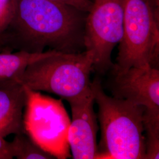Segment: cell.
I'll return each mask as SVG.
<instances>
[{"instance_id":"14","label":"cell","mask_w":159,"mask_h":159,"mask_svg":"<svg viewBox=\"0 0 159 159\" xmlns=\"http://www.w3.org/2000/svg\"><path fill=\"white\" fill-rule=\"evenodd\" d=\"M66 4L79 9L81 11L88 12L91 10L93 5L92 0H52Z\"/></svg>"},{"instance_id":"5","label":"cell","mask_w":159,"mask_h":159,"mask_svg":"<svg viewBox=\"0 0 159 159\" xmlns=\"http://www.w3.org/2000/svg\"><path fill=\"white\" fill-rule=\"evenodd\" d=\"M24 87L27 96L23 114L25 133L55 159L68 158L70 119L63 102Z\"/></svg>"},{"instance_id":"12","label":"cell","mask_w":159,"mask_h":159,"mask_svg":"<svg viewBox=\"0 0 159 159\" xmlns=\"http://www.w3.org/2000/svg\"><path fill=\"white\" fill-rule=\"evenodd\" d=\"M143 125L146 159L159 158V111L144 110Z\"/></svg>"},{"instance_id":"2","label":"cell","mask_w":159,"mask_h":159,"mask_svg":"<svg viewBox=\"0 0 159 159\" xmlns=\"http://www.w3.org/2000/svg\"><path fill=\"white\" fill-rule=\"evenodd\" d=\"M90 87L98 106L102 132L96 159H146L145 108L125 99L109 96L98 79L91 82Z\"/></svg>"},{"instance_id":"7","label":"cell","mask_w":159,"mask_h":159,"mask_svg":"<svg viewBox=\"0 0 159 159\" xmlns=\"http://www.w3.org/2000/svg\"><path fill=\"white\" fill-rule=\"evenodd\" d=\"M67 102L72 114L67 139L73 158L96 159L98 127L94 110L95 101L91 87L83 94Z\"/></svg>"},{"instance_id":"10","label":"cell","mask_w":159,"mask_h":159,"mask_svg":"<svg viewBox=\"0 0 159 159\" xmlns=\"http://www.w3.org/2000/svg\"><path fill=\"white\" fill-rule=\"evenodd\" d=\"M56 51L49 50L41 53L20 51L0 52V80L16 79L22 74L29 64Z\"/></svg>"},{"instance_id":"15","label":"cell","mask_w":159,"mask_h":159,"mask_svg":"<svg viewBox=\"0 0 159 159\" xmlns=\"http://www.w3.org/2000/svg\"><path fill=\"white\" fill-rule=\"evenodd\" d=\"M10 142L0 136V159H13Z\"/></svg>"},{"instance_id":"13","label":"cell","mask_w":159,"mask_h":159,"mask_svg":"<svg viewBox=\"0 0 159 159\" xmlns=\"http://www.w3.org/2000/svg\"><path fill=\"white\" fill-rule=\"evenodd\" d=\"M17 0H0V35L11 22L17 8Z\"/></svg>"},{"instance_id":"1","label":"cell","mask_w":159,"mask_h":159,"mask_svg":"<svg viewBox=\"0 0 159 159\" xmlns=\"http://www.w3.org/2000/svg\"><path fill=\"white\" fill-rule=\"evenodd\" d=\"M87 12L52 0H17L11 22L0 35V52L63 53L85 50Z\"/></svg>"},{"instance_id":"4","label":"cell","mask_w":159,"mask_h":159,"mask_svg":"<svg viewBox=\"0 0 159 159\" xmlns=\"http://www.w3.org/2000/svg\"><path fill=\"white\" fill-rule=\"evenodd\" d=\"M159 12L149 0H125L123 33L113 74L131 67L159 68Z\"/></svg>"},{"instance_id":"9","label":"cell","mask_w":159,"mask_h":159,"mask_svg":"<svg viewBox=\"0 0 159 159\" xmlns=\"http://www.w3.org/2000/svg\"><path fill=\"white\" fill-rule=\"evenodd\" d=\"M27 96L24 87L15 80H0V136L25 133L23 110Z\"/></svg>"},{"instance_id":"8","label":"cell","mask_w":159,"mask_h":159,"mask_svg":"<svg viewBox=\"0 0 159 159\" xmlns=\"http://www.w3.org/2000/svg\"><path fill=\"white\" fill-rule=\"evenodd\" d=\"M113 96L159 111V70L151 66L131 67L113 74Z\"/></svg>"},{"instance_id":"6","label":"cell","mask_w":159,"mask_h":159,"mask_svg":"<svg viewBox=\"0 0 159 159\" xmlns=\"http://www.w3.org/2000/svg\"><path fill=\"white\" fill-rule=\"evenodd\" d=\"M84 31L85 50L93 56V69L103 74L112 69L111 54L123 33L125 0H92Z\"/></svg>"},{"instance_id":"16","label":"cell","mask_w":159,"mask_h":159,"mask_svg":"<svg viewBox=\"0 0 159 159\" xmlns=\"http://www.w3.org/2000/svg\"><path fill=\"white\" fill-rule=\"evenodd\" d=\"M149 2L154 10L159 12V0H149Z\"/></svg>"},{"instance_id":"11","label":"cell","mask_w":159,"mask_h":159,"mask_svg":"<svg viewBox=\"0 0 159 159\" xmlns=\"http://www.w3.org/2000/svg\"><path fill=\"white\" fill-rule=\"evenodd\" d=\"M10 144L13 157L18 159H55L33 142L25 133L15 134Z\"/></svg>"},{"instance_id":"3","label":"cell","mask_w":159,"mask_h":159,"mask_svg":"<svg viewBox=\"0 0 159 159\" xmlns=\"http://www.w3.org/2000/svg\"><path fill=\"white\" fill-rule=\"evenodd\" d=\"M93 58L89 50L77 53L56 51L31 63L14 80L33 91L53 93L67 101L90 89Z\"/></svg>"}]
</instances>
